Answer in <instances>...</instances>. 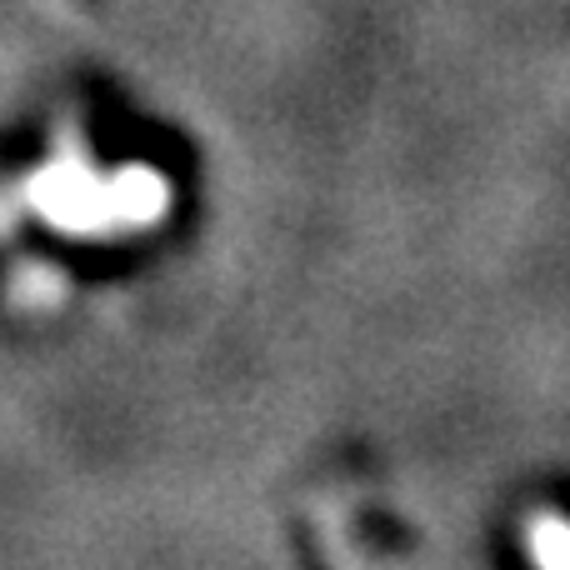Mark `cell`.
<instances>
[{
  "mask_svg": "<svg viewBox=\"0 0 570 570\" xmlns=\"http://www.w3.org/2000/svg\"><path fill=\"white\" fill-rule=\"evenodd\" d=\"M531 551H535V561H546V566L570 561V525L566 521H551V525L541 521L531 531Z\"/></svg>",
  "mask_w": 570,
  "mask_h": 570,
  "instance_id": "1",
  "label": "cell"
}]
</instances>
